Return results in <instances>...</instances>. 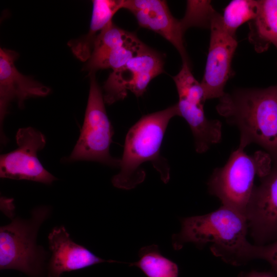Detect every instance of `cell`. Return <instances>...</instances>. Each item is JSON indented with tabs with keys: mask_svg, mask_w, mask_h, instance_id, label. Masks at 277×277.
<instances>
[{
	"mask_svg": "<svg viewBox=\"0 0 277 277\" xmlns=\"http://www.w3.org/2000/svg\"><path fill=\"white\" fill-rule=\"evenodd\" d=\"M178 95L179 116L187 122L194 138L198 153L206 151L222 137V124L205 116L204 105L206 100L204 90L192 74L190 65L183 63L179 73L172 76Z\"/></svg>",
	"mask_w": 277,
	"mask_h": 277,
	"instance_id": "52a82bcc",
	"label": "cell"
},
{
	"mask_svg": "<svg viewBox=\"0 0 277 277\" xmlns=\"http://www.w3.org/2000/svg\"><path fill=\"white\" fill-rule=\"evenodd\" d=\"M176 115H179L177 104L143 116L129 129L120 160V172L112 179L114 187L129 190L142 183L146 174L141 167L146 162H151L165 183L168 182L170 167L167 160L161 156L160 148L170 120Z\"/></svg>",
	"mask_w": 277,
	"mask_h": 277,
	"instance_id": "3957f363",
	"label": "cell"
},
{
	"mask_svg": "<svg viewBox=\"0 0 277 277\" xmlns=\"http://www.w3.org/2000/svg\"><path fill=\"white\" fill-rule=\"evenodd\" d=\"M241 147L232 152L224 166L216 168L208 183L209 192L222 205L231 208L245 217L254 189L255 175L260 178L270 171L272 160L263 151L248 155Z\"/></svg>",
	"mask_w": 277,
	"mask_h": 277,
	"instance_id": "277c9868",
	"label": "cell"
},
{
	"mask_svg": "<svg viewBox=\"0 0 277 277\" xmlns=\"http://www.w3.org/2000/svg\"><path fill=\"white\" fill-rule=\"evenodd\" d=\"M209 28L208 53L201 82L206 100L220 98L225 93L224 90L232 74L231 63L238 46L235 35L227 30L222 15L217 11L212 18Z\"/></svg>",
	"mask_w": 277,
	"mask_h": 277,
	"instance_id": "30bf717a",
	"label": "cell"
},
{
	"mask_svg": "<svg viewBox=\"0 0 277 277\" xmlns=\"http://www.w3.org/2000/svg\"><path fill=\"white\" fill-rule=\"evenodd\" d=\"M181 230L172 235L173 248L181 249L187 243L199 248L208 244L216 256L238 265L254 259L255 245L247 240L246 217L238 211L222 205L202 215L182 218Z\"/></svg>",
	"mask_w": 277,
	"mask_h": 277,
	"instance_id": "6da1fadb",
	"label": "cell"
},
{
	"mask_svg": "<svg viewBox=\"0 0 277 277\" xmlns=\"http://www.w3.org/2000/svg\"><path fill=\"white\" fill-rule=\"evenodd\" d=\"M146 47L135 34L111 21L95 39L85 70L90 74L100 69L116 70Z\"/></svg>",
	"mask_w": 277,
	"mask_h": 277,
	"instance_id": "7c38bea8",
	"label": "cell"
},
{
	"mask_svg": "<svg viewBox=\"0 0 277 277\" xmlns=\"http://www.w3.org/2000/svg\"><path fill=\"white\" fill-rule=\"evenodd\" d=\"M276 275L274 272H259L254 271L248 274L246 277H276Z\"/></svg>",
	"mask_w": 277,
	"mask_h": 277,
	"instance_id": "7402d4cb",
	"label": "cell"
},
{
	"mask_svg": "<svg viewBox=\"0 0 277 277\" xmlns=\"http://www.w3.org/2000/svg\"><path fill=\"white\" fill-rule=\"evenodd\" d=\"M248 40L258 53L277 49V0L258 1L257 13L248 22Z\"/></svg>",
	"mask_w": 277,
	"mask_h": 277,
	"instance_id": "e0dca14e",
	"label": "cell"
},
{
	"mask_svg": "<svg viewBox=\"0 0 277 277\" xmlns=\"http://www.w3.org/2000/svg\"><path fill=\"white\" fill-rule=\"evenodd\" d=\"M138 261L129 263L139 268L147 277H178L177 265L163 256L156 245L141 248L138 253Z\"/></svg>",
	"mask_w": 277,
	"mask_h": 277,
	"instance_id": "ac0fdd59",
	"label": "cell"
},
{
	"mask_svg": "<svg viewBox=\"0 0 277 277\" xmlns=\"http://www.w3.org/2000/svg\"><path fill=\"white\" fill-rule=\"evenodd\" d=\"M254 186L245 216L258 245L277 239V164Z\"/></svg>",
	"mask_w": 277,
	"mask_h": 277,
	"instance_id": "8fae6325",
	"label": "cell"
},
{
	"mask_svg": "<svg viewBox=\"0 0 277 277\" xmlns=\"http://www.w3.org/2000/svg\"><path fill=\"white\" fill-rule=\"evenodd\" d=\"M216 12L209 1H188L186 11L182 19L187 29L191 27L209 28Z\"/></svg>",
	"mask_w": 277,
	"mask_h": 277,
	"instance_id": "ffe728a7",
	"label": "cell"
},
{
	"mask_svg": "<svg viewBox=\"0 0 277 277\" xmlns=\"http://www.w3.org/2000/svg\"><path fill=\"white\" fill-rule=\"evenodd\" d=\"M15 138L17 148L1 155V177L51 184L56 179L44 168L37 155L46 145L44 135L28 127L19 129Z\"/></svg>",
	"mask_w": 277,
	"mask_h": 277,
	"instance_id": "9c48e42d",
	"label": "cell"
},
{
	"mask_svg": "<svg viewBox=\"0 0 277 277\" xmlns=\"http://www.w3.org/2000/svg\"><path fill=\"white\" fill-rule=\"evenodd\" d=\"M113 134L102 91L92 73L83 125L68 161H95L110 167H120V159L112 157L109 152Z\"/></svg>",
	"mask_w": 277,
	"mask_h": 277,
	"instance_id": "8992f818",
	"label": "cell"
},
{
	"mask_svg": "<svg viewBox=\"0 0 277 277\" xmlns=\"http://www.w3.org/2000/svg\"><path fill=\"white\" fill-rule=\"evenodd\" d=\"M123 8L135 16L138 25L158 33L179 52L183 63L190 64L184 45L187 30L182 20L171 14L167 3L162 0H124Z\"/></svg>",
	"mask_w": 277,
	"mask_h": 277,
	"instance_id": "5bb4252c",
	"label": "cell"
},
{
	"mask_svg": "<svg viewBox=\"0 0 277 277\" xmlns=\"http://www.w3.org/2000/svg\"><path fill=\"white\" fill-rule=\"evenodd\" d=\"M124 0H94L88 33L80 38L70 41L68 45L80 60L87 61L91 56L95 39L111 22L114 15L123 8Z\"/></svg>",
	"mask_w": 277,
	"mask_h": 277,
	"instance_id": "2e32d148",
	"label": "cell"
},
{
	"mask_svg": "<svg viewBox=\"0 0 277 277\" xmlns=\"http://www.w3.org/2000/svg\"><path fill=\"white\" fill-rule=\"evenodd\" d=\"M18 57V54L15 51L0 49V125L3 144L7 142L3 132V122L10 103L16 102L22 108L26 100L44 97L50 92L47 86L18 71L15 65Z\"/></svg>",
	"mask_w": 277,
	"mask_h": 277,
	"instance_id": "4fadbf2b",
	"label": "cell"
},
{
	"mask_svg": "<svg viewBox=\"0 0 277 277\" xmlns=\"http://www.w3.org/2000/svg\"><path fill=\"white\" fill-rule=\"evenodd\" d=\"M50 212L37 207L28 220L16 217L0 228V269H15L30 277H42L46 252L36 244L40 226Z\"/></svg>",
	"mask_w": 277,
	"mask_h": 277,
	"instance_id": "5b68a950",
	"label": "cell"
},
{
	"mask_svg": "<svg viewBox=\"0 0 277 277\" xmlns=\"http://www.w3.org/2000/svg\"><path fill=\"white\" fill-rule=\"evenodd\" d=\"M258 10V1L233 0L225 7L222 20L227 30L235 35L238 28L255 16Z\"/></svg>",
	"mask_w": 277,
	"mask_h": 277,
	"instance_id": "d6986e66",
	"label": "cell"
},
{
	"mask_svg": "<svg viewBox=\"0 0 277 277\" xmlns=\"http://www.w3.org/2000/svg\"><path fill=\"white\" fill-rule=\"evenodd\" d=\"M164 71L163 56L147 47L122 67L113 70L103 86L105 103L111 105L124 99L128 91L143 95L151 81Z\"/></svg>",
	"mask_w": 277,
	"mask_h": 277,
	"instance_id": "ba28073f",
	"label": "cell"
},
{
	"mask_svg": "<svg viewBox=\"0 0 277 277\" xmlns=\"http://www.w3.org/2000/svg\"><path fill=\"white\" fill-rule=\"evenodd\" d=\"M254 259H261L267 261L274 273L277 274V239L263 245H255Z\"/></svg>",
	"mask_w": 277,
	"mask_h": 277,
	"instance_id": "44dd1931",
	"label": "cell"
},
{
	"mask_svg": "<svg viewBox=\"0 0 277 277\" xmlns=\"http://www.w3.org/2000/svg\"><path fill=\"white\" fill-rule=\"evenodd\" d=\"M51 255L48 267V277H61L66 272L84 269L104 262L118 263L105 260L83 245L72 240L64 226L53 228L48 236Z\"/></svg>",
	"mask_w": 277,
	"mask_h": 277,
	"instance_id": "9a60e30c",
	"label": "cell"
},
{
	"mask_svg": "<svg viewBox=\"0 0 277 277\" xmlns=\"http://www.w3.org/2000/svg\"><path fill=\"white\" fill-rule=\"evenodd\" d=\"M216 109L238 128L240 147L256 144L277 164V84L225 93L219 98Z\"/></svg>",
	"mask_w": 277,
	"mask_h": 277,
	"instance_id": "7a4b0ae2",
	"label": "cell"
}]
</instances>
